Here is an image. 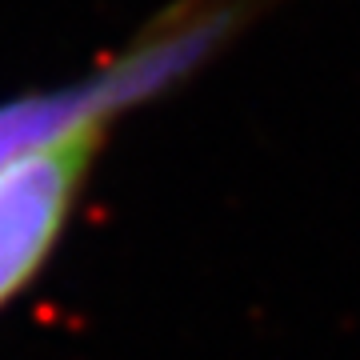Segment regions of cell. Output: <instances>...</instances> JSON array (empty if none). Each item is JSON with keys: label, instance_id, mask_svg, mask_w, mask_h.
<instances>
[{"label": "cell", "instance_id": "7a4b0ae2", "mask_svg": "<svg viewBox=\"0 0 360 360\" xmlns=\"http://www.w3.org/2000/svg\"><path fill=\"white\" fill-rule=\"evenodd\" d=\"M101 144L104 120H89L0 168V309L52 257Z\"/></svg>", "mask_w": 360, "mask_h": 360}, {"label": "cell", "instance_id": "6da1fadb", "mask_svg": "<svg viewBox=\"0 0 360 360\" xmlns=\"http://www.w3.org/2000/svg\"><path fill=\"white\" fill-rule=\"evenodd\" d=\"M236 13L240 8L232 0L200 4V13H193L188 20L176 16L165 37H156V44H144L124 65H116L112 72H104L89 84L37 92V96L0 104V168L40 144L89 124V120H104V112L116 104H132L141 92L168 84L176 68H188L212 40L224 37V28L236 20Z\"/></svg>", "mask_w": 360, "mask_h": 360}]
</instances>
